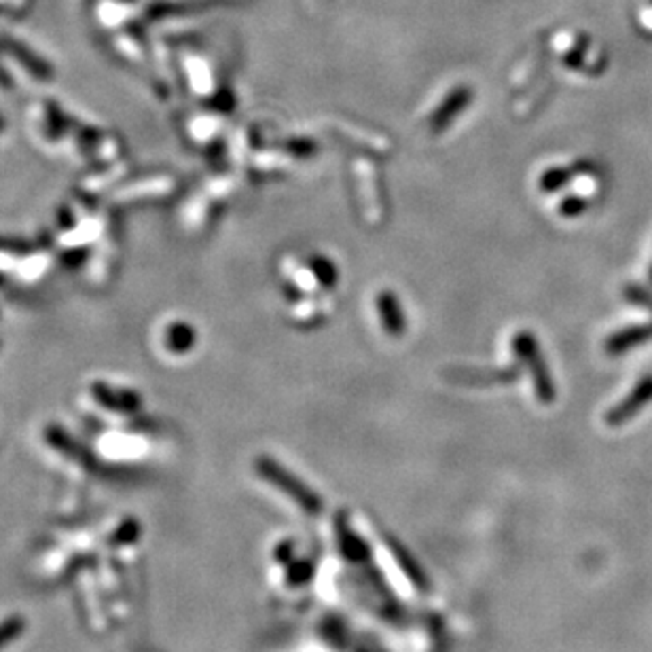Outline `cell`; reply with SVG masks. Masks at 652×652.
<instances>
[{
    "label": "cell",
    "instance_id": "11",
    "mask_svg": "<svg viewBox=\"0 0 652 652\" xmlns=\"http://www.w3.org/2000/svg\"><path fill=\"white\" fill-rule=\"evenodd\" d=\"M585 208H587V202L582 200V197L570 195L562 202V206H559V212H562L563 217L572 219V217H579V214L585 212Z\"/></svg>",
    "mask_w": 652,
    "mask_h": 652
},
{
    "label": "cell",
    "instance_id": "5",
    "mask_svg": "<svg viewBox=\"0 0 652 652\" xmlns=\"http://www.w3.org/2000/svg\"><path fill=\"white\" fill-rule=\"evenodd\" d=\"M375 305H377V313H380V318H382L383 330L392 337L403 335L407 329V318H405L403 307H400L399 296H396L394 293H390V290H383V293L377 295Z\"/></svg>",
    "mask_w": 652,
    "mask_h": 652
},
{
    "label": "cell",
    "instance_id": "8",
    "mask_svg": "<svg viewBox=\"0 0 652 652\" xmlns=\"http://www.w3.org/2000/svg\"><path fill=\"white\" fill-rule=\"evenodd\" d=\"M574 176V170H570V167H551V170H546L543 174V178H540V189L545 191V193H555V191L562 189V186H566L570 180H572Z\"/></svg>",
    "mask_w": 652,
    "mask_h": 652
},
{
    "label": "cell",
    "instance_id": "3",
    "mask_svg": "<svg viewBox=\"0 0 652 652\" xmlns=\"http://www.w3.org/2000/svg\"><path fill=\"white\" fill-rule=\"evenodd\" d=\"M470 100H473V91H470V87L466 85L456 87V90L439 104V108L434 110L433 116H430V132L433 133L445 132L447 127L453 124V119H456L462 110L468 108Z\"/></svg>",
    "mask_w": 652,
    "mask_h": 652
},
{
    "label": "cell",
    "instance_id": "6",
    "mask_svg": "<svg viewBox=\"0 0 652 652\" xmlns=\"http://www.w3.org/2000/svg\"><path fill=\"white\" fill-rule=\"evenodd\" d=\"M652 339V324H642V326H629V329H622L619 333L610 335L608 341H605V352L610 356H616V354L627 352V349L642 346V343Z\"/></svg>",
    "mask_w": 652,
    "mask_h": 652
},
{
    "label": "cell",
    "instance_id": "1",
    "mask_svg": "<svg viewBox=\"0 0 652 652\" xmlns=\"http://www.w3.org/2000/svg\"><path fill=\"white\" fill-rule=\"evenodd\" d=\"M512 349H515V354L521 358V363L529 369L536 396H538L543 403H553V400H555V383H553L551 371L545 363V356L543 352H540L534 333H529V330H519V333L512 337Z\"/></svg>",
    "mask_w": 652,
    "mask_h": 652
},
{
    "label": "cell",
    "instance_id": "9",
    "mask_svg": "<svg viewBox=\"0 0 652 652\" xmlns=\"http://www.w3.org/2000/svg\"><path fill=\"white\" fill-rule=\"evenodd\" d=\"M23 629H26V621H23L21 616H9L7 621L0 622V650L13 642V639L20 638Z\"/></svg>",
    "mask_w": 652,
    "mask_h": 652
},
{
    "label": "cell",
    "instance_id": "12",
    "mask_svg": "<svg viewBox=\"0 0 652 652\" xmlns=\"http://www.w3.org/2000/svg\"><path fill=\"white\" fill-rule=\"evenodd\" d=\"M650 282H652V265H650Z\"/></svg>",
    "mask_w": 652,
    "mask_h": 652
},
{
    "label": "cell",
    "instance_id": "2",
    "mask_svg": "<svg viewBox=\"0 0 652 652\" xmlns=\"http://www.w3.org/2000/svg\"><path fill=\"white\" fill-rule=\"evenodd\" d=\"M648 403H652V375L642 377V380L638 382V386L633 388L619 405H614L613 409L605 413V424L613 428L622 426V424L629 422V419L636 417L638 413L642 411V407Z\"/></svg>",
    "mask_w": 652,
    "mask_h": 652
},
{
    "label": "cell",
    "instance_id": "10",
    "mask_svg": "<svg viewBox=\"0 0 652 652\" xmlns=\"http://www.w3.org/2000/svg\"><path fill=\"white\" fill-rule=\"evenodd\" d=\"M625 296L631 303H636V305L644 307L646 312L652 313V293H650V290H646L642 287H627L625 288Z\"/></svg>",
    "mask_w": 652,
    "mask_h": 652
},
{
    "label": "cell",
    "instance_id": "7",
    "mask_svg": "<svg viewBox=\"0 0 652 652\" xmlns=\"http://www.w3.org/2000/svg\"><path fill=\"white\" fill-rule=\"evenodd\" d=\"M310 267L313 271V276L324 288H333L337 284V267L333 265V261L324 259V256H312L310 259Z\"/></svg>",
    "mask_w": 652,
    "mask_h": 652
},
{
    "label": "cell",
    "instance_id": "4",
    "mask_svg": "<svg viewBox=\"0 0 652 652\" xmlns=\"http://www.w3.org/2000/svg\"><path fill=\"white\" fill-rule=\"evenodd\" d=\"M447 377L451 382L468 383V386H487V383H506L519 377V369L510 366V369H456L447 371Z\"/></svg>",
    "mask_w": 652,
    "mask_h": 652
}]
</instances>
